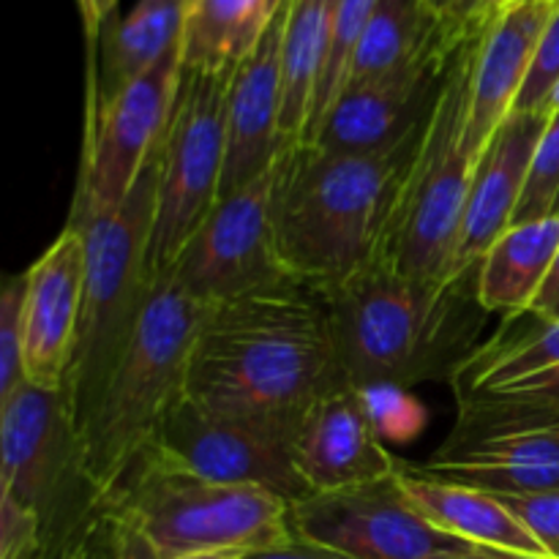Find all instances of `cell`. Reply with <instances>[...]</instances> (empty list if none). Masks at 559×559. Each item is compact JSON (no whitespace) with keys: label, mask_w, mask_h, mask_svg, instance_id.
<instances>
[{"label":"cell","mask_w":559,"mask_h":559,"mask_svg":"<svg viewBox=\"0 0 559 559\" xmlns=\"http://www.w3.org/2000/svg\"><path fill=\"white\" fill-rule=\"evenodd\" d=\"M344 385L325 298L284 282L207 306L186 396L216 413L295 429L311 404Z\"/></svg>","instance_id":"1"},{"label":"cell","mask_w":559,"mask_h":559,"mask_svg":"<svg viewBox=\"0 0 559 559\" xmlns=\"http://www.w3.org/2000/svg\"><path fill=\"white\" fill-rule=\"evenodd\" d=\"M115 535L63 393L20 385L0 402V559H112Z\"/></svg>","instance_id":"2"},{"label":"cell","mask_w":559,"mask_h":559,"mask_svg":"<svg viewBox=\"0 0 559 559\" xmlns=\"http://www.w3.org/2000/svg\"><path fill=\"white\" fill-rule=\"evenodd\" d=\"M347 382L358 391L451 380L478 349L475 271L445 287H424L382 262L322 295Z\"/></svg>","instance_id":"3"},{"label":"cell","mask_w":559,"mask_h":559,"mask_svg":"<svg viewBox=\"0 0 559 559\" xmlns=\"http://www.w3.org/2000/svg\"><path fill=\"white\" fill-rule=\"evenodd\" d=\"M415 136L364 156L317 145L278 156L271 200L273 238L293 282L325 295L374 262L393 186Z\"/></svg>","instance_id":"4"},{"label":"cell","mask_w":559,"mask_h":559,"mask_svg":"<svg viewBox=\"0 0 559 559\" xmlns=\"http://www.w3.org/2000/svg\"><path fill=\"white\" fill-rule=\"evenodd\" d=\"M473 41L448 66L440 96L426 115L399 173L374 262L424 287L456 282L464 211L478 158L467 147Z\"/></svg>","instance_id":"5"},{"label":"cell","mask_w":559,"mask_h":559,"mask_svg":"<svg viewBox=\"0 0 559 559\" xmlns=\"http://www.w3.org/2000/svg\"><path fill=\"white\" fill-rule=\"evenodd\" d=\"M205 311L173 278L153 284L140 325L80 431L87 473L107 495L189 393L191 353Z\"/></svg>","instance_id":"6"},{"label":"cell","mask_w":559,"mask_h":559,"mask_svg":"<svg viewBox=\"0 0 559 559\" xmlns=\"http://www.w3.org/2000/svg\"><path fill=\"white\" fill-rule=\"evenodd\" d=\"M158 153L115 216L80 229L85 238V293L74 358L63 388L76 431H82L102 402L156 284L151 271V235Z\"/></svg>","instance_id":"7"},{"label":"cell","mask_w":559,"mask_h":559,"mask_svg":"<svg viewBox=\"0 0 559 559\" xmlns=\"http://www.w3.org/2000/svg\"><path fill=\"white\" fill-rule=\"evenodd\" d=\"M115 519L167 555H249L295 538L289 500L229 486L145 451L112 491Z\"/></svg>","instance_id":"8"},{"label":"cell","mask_w":559,"mask_h":559,"mask_svg":"<svg viewBox=\"0 0 559 559\" xmlns=\"http://www.w3.org/2000/svg\"><path fill=\"white\" fill-rule=\"evenodd\" d=\"M180 49L158 60L115 93H104L96 76L87 80L85 142L69 227L82 229L115 216L151 167L167 134L180 87Z\"/></svg>","instance_id":"9"},{"label":"cell","mask_w":559,"mask_h":559,"mask_svg":"<svg viewBox=\"0 0 559 559\" xmlns=\"http://www.w3.org/2000/svg\"><path fill=\"white\" fill-rule=\"evenodd\" d=\"M233 71H183L158 153L153 278H164L222 200L227 164V91Z\"/></svg>","instance_id":"10"},{"label":"cell","mask_w":559,"mask_h":559,"mask_svg":"<svg viewBox=\"0 0 559 559\" xmlns=\"http://www.w3.org/2000/svg\"><path fill=\"white\" fill-rule=\"evenodd\" d=\"M295 429L216 413L186 396L147 445L167 464L229 486H257L295 502L309 495L293 462Z\"/></svg>","instance_id":"11"},{"label":"cell","mask_w":559,"mask_h":559,"mask_svg":"<svg viewBox=\"0 0 559 559\" xmlns=\"http://www.w3.org/2000/svg\"><path fill=\"white\" fill-rule=\"evenodd\" d=\"M273 180L276 164L235 194L222 197L164 278H173L202 306L227 304L293 282L273 238Z\"/></svg>","instance_id":"12"},{"label":"cell","mask_w":559,"mask_h":559,"mask_svg":"<svg viewBox=\"0 0 559 559\" xmlns=\"http://www.w3.org/2000/svg\"><path fill=\"white\" fill-rule=\"evenodd\" d=\"M295 538L328 546L349 559H437L459 540L418 516L399 491L396 478L344 491H311L289 502Z\"/></svg>","instance_id":"13"},{"label":"cell","mask_w":559,"mask_h":559,"mask_svg":"<svg viewBox=\"0 0 559 559\" xmlns=\"http://www.w3.org/2000/svg\"><path fill=\"white\" fill-rule=\"evenodd\" d=\"M462 44L448 33H437L418 55L391 74L344 91L311 145L331 153L364 156L407 142L435 107L448 66Z\"/></svg>","instance_id":"14"},{"label":"cell","mask_w":559,"mask_h":559,"mask_svg":"<svg viewBox=\"0 0 559 559\" xmlns=\"http://www.w3.org/2000/svg\"><path fill=\"white\" fill-rule=\"evenodd\" d=\"M293 462L311 491H344L396 478L364 391L344 385L311 404L293 435Z\"/></svg>","instance_id":"15"},{"label":"cell","mask_w":559,"mask_h":559,"mask_svg":"<svg viewBox=\"0 0 559 559\" xmlns=\"http://www.w3.org/2000/svg\"><path fill=\"white\" fill-rule=\"evenodd\" d=\"M25 276V382L38 391L63 393L85 293V238L80 229L66 224Z\"/></svg>","instance_id":"16"},{"label":"cell","mask_w":559,"mask_h":559,"mask_svg":"<svg viewBox=\"0 0 559 559\" xmlns=\"http://www.w3.org/2000/svg\"><path fill=\"white\" fill-rule=\"evenodd\" d=\"M559 0H506L473 41L467 147L475 158L516 109L538 41Z\"/></svg>","instance_id":"17"},{"label":"cell","mask_w":559,"mask_h":559,"mask_svg":"<svg viewBox=\"0 0 559 559\" xmlns=\"http://www.w3.org/2000/svg\"><path fill=\"white\" fill-rule=\"evenodd\" d=\"M284 0L265 36L235 66L227 91V164L222 197L262 178L282 156Z\"/></svg>","instance_id":"18"},{"label":"cell","mask_w":559,"mask_h":559,"mask_svg":"<svg viewBox=\"0 0 559 559\" xmlns=\"http://www.w3.org/2000/svg\"><path fill=\"white\" fill-rule=\"evenodd\" d=\"M546 123L549 112H511L480 151L459 238L456 278L473 273L491 243L502 238L516 218Z\"/></svg>","instance_id":"19"},{"label":"cell","mask_w":559,"mask_h":559,"mask_svg":"<svg viewBox=\"0 0 559 559\" xmlns=\"http://www.w3.org/2000/svg\"><path fill=\"white\" fill-rule=\"evenodd\" d=\"M415 469L489 495L559 489V426L445 442L429 462L415 464Z\"/></svg>","instance_id":"20"},{"label":"cell","mask_w":559,"mask_h":559,"mask_svg":"<svg viewBox=\"0 0 559 559\" xmlns=\"http://www.w3.org/2000/svg\"><path fill=\"white\" fill-rule=\"evenodd\" d=\"M535 322L478 344L451 377L456 402L559 404V322Z\"/></svg>","instance_id":"21"},{"label":"cell","mask_w":559,"mask_h":559,"mask_svg":"<svg viewBox=\"0 0 559 559\" xmlns=\"http://www.w3.org/2000/svg\"><path fill=\"white\" fill-rule=\"evenodd\" d=\"M396 486L407 506L424 522H429L431 527L440 530L448 538L459 540V544L549 557L544 546L516 522V516L502 506L497 495L431 478V475L415 469V464L404 462H399Z\"/></svg>","instance_id":"22"},{"label":"cell","mask_w":559,"mask_h":559,"mask_svg":"<svg viewBox=\"0 0 559 559\" xmlns=\"http://www.w3.org/2000/svg\"><path fill=\"white\" fill-rule=\"evenodd\" d=\"M559 251V216L513 224L475 267V298L486 314H527Z\"/></svg>","instance_id":"23"},{"label":"cell","mask_w":559,"mask_h":559,"mask_svg":"<svg viewBox=\"0 0 559 559\" xmlns=\"http://www.w3.org/2000/svg\"><path fill=\"white\" fill-rule=\"evenodd\" d=\"M338 0H284L282 153L306 145Z\"/></svg>","instance_id":"24"},{"label":"cell","mask_w":559,"mask_h":559,"mask_svg":"<svg viewBox=\"0 0 559 559\" xmlns=\"http://www.w3.org/2000/svg\"><path fill=\"white\" fill-rule=\"evenodd\" d=\"M282 0H189L180 66L229 71L260 44Z\"/></svg>","instance_id":"25"},{"label":"cell","mask_w":559,"mask_h":559,"mask_svg":"<svg viewBox=\"0 0 559 559\" xmlns=\"http://www.w3.org/2000/svg\"><path fill=\"white\" fill-rule=\"evenodd\" d=\"M189 0H136L131 14L112 22L104 33V76L98 80L104 93H115L134 82L169 52L180 49Z\"/></svg>","instance_id":"26"},{"label":"cell","mask_w":559,"mask_h":559,"mask_svg":"<svg viewBox=\"0 0 559 559\" xmlns=\"http://www.w3.org/2000/svg\"><path fill=\"white\" fill-rule=\"evenodd\" d=\"M442 33L424 0H380L349 63L347 87H364L391 74Z\"/></svg>","instance_id":"27"},{"label":"cell","mask_w":559,"mask_h":559,"mask_svg":"<svg viewBox=\"0 0 559 559\" xmlns=\"http://www.w3.org/2000/svg\"><path fill=\"white\" fill-rule=\"evenodd\" d=\"M377 3L380 0H338L336 14H333V31H331V47H328V60L325 71H322L320 87H317L314 107H311V120L309 131H306V145L317 140L322 123H325L328 112L333 109V104L338 102V96L347 87L349 76V63H353V55L358 49L360 36H364L366 25H369L371 14H374Z\"/></svg>","instance_id":"28"},{"label":"cell","mask_w":559,"mask_h":559,"mask_svg":"<svg viewBox=\"0 0 559 559\" xmlns=\"http://www.w3.org/2000/svg\"><path fill=\"white\" fill-rule=\"evenodd\" d=\"M559 216V112H549L513 224ZM511 224V227H513Z\"/></svg>","instance_id":"29"},{"label":"cell","mask_w":559,"mask_h":559,"mask_svg":"<svg viewBox=\"0 0 559 559\" xmlns=\"http://www.w3.org/2000/svg\"><path fill=\"white\" fill-rule=\"evenodd\" d=\"M27 276H11L0 293V402L25 385Z\"/></svg>","instance_id":"30"},{"label":"cell","mask_w":559,"mask_h":559,"mask_svg":"<svg viewBox=\"0 0 559 559\" xmlns=\"http://www.w3.org/2000/svg\"><path fill=\"white\" fill-rule=\"evenodd\" d=\"M559 85V3L555 14L549 16L544 27V36L538 41V52H535L533 69H530L527 82H524L522 93L513 112H546L551 93Z\"/></svg>","instance_id":"31"},{"label":"cell","mask_w":559,"mask_h":559,"mask_svg":"<svg viewBox=\"0 0 559 559\" xmlns=\"http://www.w3.org/2000/svg\"><path fill=\"white\" fill-rule=\"evenodd\" d=\"M516 522L544 546L551 559H559V489L535 495H497Z\"/></svg>","instance_id":"32"},{"label":"cell","mask_w":559,"mask_h":559,"mask_svg":"<svg viewBox=\"0 0 559 559\" xmlns=\"http://www.w3.org/2000/svg\"><path fill=\"white\" fill-rule=\"evenodd\" d=\"M435 25L456 41L478 36L489 16L500 9L497 0H424Z\"/></svg>","instance_id":"33"},{"label":"cell","mask_w":559,"mask_h":559,"mask_svg":"<svg viewBox=\"0 0 559 559\" xmlns=\"http://www.w3.org/2000/svg\"><path fill=\"white\" fill-rule=\"evenodd\" d=\"M243 555H167L156 549L151 540L142 538L129 524L118 522V535H115L112 559H240Z\"/></svg>","instance_id":"34"},{"label":"cell","mask_w":559,"mask_h":559,"mask_svg":"<svg viewBox=\"0 0 559 559\" xmlns=\"http://www.w3.org/2000/svg\"><path fill=\"white\" fill-rule=\"evenodd\" d=\"M240 559H349L347 555H338V551L328 549V546L311 544V540L304 538H293L287 544L271 546V549H260V551H249Z\"/></svg>","instance_id":"35"},{"label":"cell","mask_w":559,"mask_h":559,"mask_svg":"<svg viewBox=\"0 0 559 559\" xmlns=\"http://www.w3.org/2000/svg\"><path fill=\"white\" fill-rule=\"evenodd\" d=\"M76 9H80L82 31H85L87 44L91 49L96 47L98 38L107 33V27L112 25V14L118 9V0H76Z\"/></svg>","instance_id":"36"},{"label":"cell","mask_w":559,"mask_h":559,"mask_svg":"<svg viewBox=\"0 0 559 559\" xmlns=\"http://www.w3.org/2000/svg\"><path fill=\"white\" fill-rule=\"evenodd\" d=\"M527 314L540 322H559V251L549 267V276H546V282L540 284L538 295H535Z\"/></svg>","instance_id":"37"},{"label":"cell","mask_w":559,"mask_h":559,"mask_svg":"<svg viewBox=\"0 0 559 559\" xmlns=\"http://www.w3.org/2000/svg\"><path fill=\"white\" fill-rule=\"evenodd\" d=\"M437 559H551V557H535L522 555V551H506V549H491V546H459V549L448 551V555Z\"/></svg>","instance_id":"38"},{"label":"cell","mask_w":559,"mask_h":559,"mask_svg":"<svg viewBox=\"0 0 559 559\" xmlns=\"http://www.w3.org/2000/svg\"><path fill=\"white\" fill-rule=\"evenodd\" d=\"M546 112H559V85L555 87V93H551L549 104H546Z\"/></svg>","instance_id":"39"},{"label":"cell","mask_w":559,"mask_h":559,"mask_svg":"<svg viewBox=\"0 0 559 559\" xmlns=\"http://www.w3.org/2000/svg\"><path fill=\"white\" fill-rule=\"evenodd\" d=\"M497 3H500V5H502V3H506V0H497Z\"/></svg>","instance_id":"40"}]
</instances>
